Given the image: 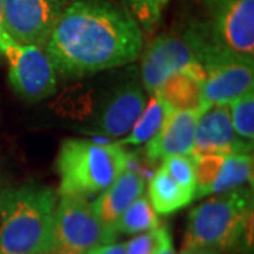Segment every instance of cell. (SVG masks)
Segmentation results:
<instances>
[{
    "label": "cell",
    "instance_id": "2e32d148",
    "mask_svg": "<svg viewBox=\"0 0 254 254\" xmlns=\"http://www.w3.org/2000/svg\"><path fill=\"white\" fill-rule=\"evenodd\" d=\"M154 95L171 110L205 109L202 106V82L188 72L171 75Z\"/></svg>",
    "mask_w": 254,
    "mask_h": 254
},
{
    "label": "cell",
    "instance_id": "e0dca14e",
    "mask_svg": "<svg viewBox=\"0 0 254 254\" xmlns=\"http://www.w3.org/2000/svg\"><path fill=\"white\" fill-rule=\"evenodd\" d=\"M253 153L226 155L215 181L210 185L209 196L246 185L253 187Z\"/></svg>",
    "mask_w": 254,
    "mask_h": 254
},
{
    "label": "cell",
    "instance_id": "6da1fadb",
    "mask_svg": "<svg viewBox=\"0 0 254 254\" xmlns=\"http://www.w3.org/2000/svg\"><path fill=\"white\" fill-rule=\"evenodd\" d=\"M143 30L130 13L110 0L66 4L46 44L63 78H82L133 63L143 51Z\"/></svg>",
    "mask_w": 254,
    "mask_h": 254
},
{
    "label": "cell",
    "instance_id": "ba28073f",
    "mask_svg": "<svg viewBox=\"0 0 254 254\" xmlns=\"http://www.w3.org/2000/svg\"><path fill=\"white\" fill-rule=\"evenodd\" d=\"M3 54L7 60L10 86L21 99L40 102L54 95L57 72L43 48L20 44L9 37Z\"/></svg>",
    "mask_w": 254,
    "mask_h": 254
},
{
    "label": "cell",
    "instance_id": "4316f807",
    "mask_svg": "<svg viewBox=\"0 0 254 254\" xmlns=\"http://www.w3.org/2000/svg\"><path fill=\"white\" fill-rule=\"evenodd\" d=\"M178 254H220L218 252L209 250V249H203V247H184L182 246L181 250Z\"/></svg>",
    "mask_w": 254,
    "mask_h": 254
},
{
    "label": "cell",
    "instance_id": "603a6c76",
    "mask_svg": "<svg viewBox=\"0 0 254 254\" xmlns=\"http://www.w3.org/2000/svg\"><path fill=\"white\" fill-rule=\"evenodd\" d=\"M161 167L184 188L196 190L195 158L193 155H170L161 160Z\"/></svg>",
    "mask_w": 254,
    "mask_h": 254
},
{
    "label": "cell",
    "instance_id": "f546056e",
    "mask_svg": "<svg viewBox=\"0 0 254 254\" xmlns=\"http://www.w3.org/2000/svg\"><path fill=\"white\" fill-rule=\"evenodd\" d=\"M43 254H57V253H53V252H47V253H43Z\"/></svg>",
    "mask_w": 254,
    "mask_h": 254
},
{
    "label": "cell",
    "instance_id": "cb8c5ba5",
    "mask_svg": "<svg viewBox=\"0 0 254 254\" xmlns=\"http://www.w3.org/2000/svg\"><path fill=\"white\" fill-rule=\"evenodd\" d=\"M161 227L163 225L153 230L134 235L127 243H125L126 254H157L161 237Z\"/></svg>",
    "mask_w": 254,
    "mask_h": 254
},
{
    "label": "cell",
    "instance_id": "7c38bea8",
    "mask_svg": "<svg viewBox=\"0 0 254 254\" xmlns=\"http://www.w3.org/2000/svg\"><path fill=\"white\" fill-rule=\"evenodd\" d=\"M253 143L237 136L232 126L229 105H210L200 112L192 155L249 154Z\"/></svg>",
    "mask_w": 254,
    "mask_h": 254
},
{
    "label": "cell",
    "instance_id": "f1b7e54d",
    "mask_svg": "<svg viewBox=\"0 0 254 254\" xmlns=\"http://www.w3.org/2000/svg\"><path fill=\"white\" fill-rule=\"evenodd\" d=\"M0 28L4 30L3 27V0H0Z\"/></svg>",
    "mask_w": 254,
    "mask_h": 254
},
{
    "label": "cell",
    "instance_id": "d4e9b609",
    "mask_svg": "<svg viewBox=\"0 0 254 254\" xmlns=\"http://www.w3.org/2000/svg\"><path fill=\"white\" fill-rule=\"evenodd\" d=\"M157 254H177L174 249L173 237L167 226L161 227V237H160V246H158Z\"/></svg>",
    "mask_w": 254,
    "mask_h": 254
},
{
    "label": "cell",
    "instance_id": "4dcf8cb0",
    "mask_svg": "<svg viewBox=\"0 0 254 254\" xmlns=\"http://www.w3.org/2000/svg\"><path fill=\"white\" fill-rule=\"evenodd\" d=\"M167 1H168V0H161V3H163V4H165Z\"/></svg>",
    "mask_w": 254,
    "mask_h": 254
},
{
    "label": "cell",
    "instance_id": "52a82bcc",
    "mask_svg": "<svg viewBox=\"0 0 254 254\" xmlns=\"http://www.w3.org/2000/svg\"><path fill=\"white\" fill-rule=\"evenodd\" d=\"M188 72L205 81V68L199 63L193 48L184 33H165L151 40L141 57V81L143 88L154 95L171 75Z\"/></svg>",
    "mask_w": 254,
    "mask_h": 254
},
{
    "label": "cell",
    "instance_id": "30bf717a",
    "mask_svg": "<svg viewBox=\"0 0 254 254\" xmlns=\"http://www.w3.org/2000/svg\"><path fill=\"white\" fill-rule=\"evenodd\" d=\"M202 106L229 105L254 89V57L226 54L203 65Z\"/></svg>",
    "mask_w": 254,
    "mask_h": 254
},
{
    "label": "cell",
    "instance_id": "ac0fdd59",
    "mask_svg": "<svg viewBox=\"0 0 254 254\" xmlns=\"http://www.w3.org/2000/svg\"><path fill=\"white\" fill-rule=\"evenodd\" d=\"M171 112V109L160 99L157 95H151L144 109L140 113V116L133 125L131 130L127 133L126 136L122 137L118 144L120 145H141L148 143L155 133L160 130L163 125L164 119Z\"/></svg>",
    "mask_w": 254,
    "mask_h": 254
},
{
    "label": "cell",
    "instance_id": "7402d4cb",
    "mask_svg": "<svg viewBox=\"0 0 254 254\" xmlns=\"http://www.w3.org/2000/svg\"><path fill=\"white\" fill-rule=\"evenodd\" d=\"M225 157L226 155L219 154H202L193 157L195 158V178H196L195 199L208 198L210 185L215 181Z\"/></svg>",
    "mask_w": 254,
    "mask_h": 254
},
{
    "label": "cell",
    "instance_id": "83f0119b",
    "mask_svg": "<svg viewBox=\"0 0 254 254\" xmlns=\"http://www.w3.org/2000/svg\"><path fill=\"white\" fill-rule=\"evenodd\" d=\"M7 40H9V36L6 34V31H4V30H1V28H0V54H3V53H4V47H6Z\"/></svg>",
    "mask_w": 254,
    "mask_h": 254
},
{
    "label": "cell",
    "instance_id": "4fadbf2b",
    "mask_svg": "<svg viewBox=\"0 0 254 254\" xmlns=\"http://www.w3.org/2000/svg\"><path fill=\"white\" fill-rule=\"evenodd\" d=\"M202 110H171L155 136L145 143L143 148L145 157L158 163L170 155L192 154L196 123Z\"/></svg>",
    "mask_w": 254,
    "mask_h": 254
},
{
    "label": "cell",
    "instance_id": "5b68a950",
    "mask_svg": "<svg viewBox=\"0 0 254 254\" xmlns=\"http://www.w3.org/2000/svg\"><path fill=\"white\" fill-rule=\"evenodd\" d=\"M118 233L100 220L92 200L75 195H58L50 252L86 254L102 245L115 242Z\"/></svg>",
    "mask_w": 254,
    "mask_h": 254
},
{
    "label": "cell",
    "instance_id": "d6986e66",
    "mask_svg": "<svg viewBox=\"0 0 254 254\" xmlns=\"http://www.w3.org/2000/svg\"><path fill=\"white\" fill-rule=\"evenodd\" d=\"M160 225L161 223L157 212L151 206L148 196L143 193L122 213L115 225V230L118 232V235H138L153 230Z\"/></svg>",
    "mask_w": 254,
    "mask_h": 254
},
{
    "label": "cell",
    "instance_id": "9c48e42d",
    "mask_svg": "<svg viewBox=\"0 0 254 254\" xmlns=\"http://www.w3.org/2000/svg\"><path fill=\"white\" fill-rule=\"evenodd\" d=\"M68 0H3V27L20 44L44 48Z\"/></svg>",
    "mask_w": 254,
    "mask_h": 254
},
{
    "label": "cell",
    "instance_id": "277c9868",
    "mask_svg": "<svg viewBox=\"0 0 254 254\" xmlns=\"http://www.w3.org/2000/svg\"><path fill=\"white\" fill-rule=\"evenodd\" d=\"M58 195L96 198L126 170V150L118 143L64 140L55 158Z\"/></svg>",
    "mask_w": 254,
    "mask_h": 254
},
{
    "label": "cell",
    "instance_id": "3957f363",
    "mask_svg": "<svg viewBox=\"0 0 254 254\" xmlns=\"http://www.w3.org/2000/svg\"><path fill=\"white\" fill-rule=\"evenodd\" d=\"M58 192L41 184L0 190V254L50 252Z\"/></svg>",
    "mask_w": 254,
    "mask_h": 254
},
{
    "label": "cell",
    "instance_id": "8fae6325",
    "mask_svg": "<svg viewBox=\"0 0 254 254\" xmlns=\"http://www.w3.org/2000/svg\"><path fill=\"white\" fill-rule=\"evenodd\" d=\"M145 103L143 86L136 82L123 83L103 98L91 123L81 131L105 138H122L131 130Z\"/></svg>",
    "mask_w": 254,
    "mask_h": 254
},
{
    "label": "cell",
    "instance_id": "8992f818",
    "mask_svg": "<svg viewBox=\"0 0 254 254\" xmlns=\"http://www.w3.org/2000/svg\"><path fill=\"white\" fill-rule=\"evenodd\" d=\"M200 33L222 50L254 57V0H202Z\"/></svg>",
    "mask_w": 254,
    "mask_h": 254
},
{
    "label": "cell",
    "instance_id": "44dd1931",
    "mask_svg": "<svg viewBox=\"0 0 254 254\" xmlns=\"http://www.w3.org/2000/svg\"><path fill=\"white\" fill-rule=\"evenodd\" d=\"M119 3L138 23L143 33H153L161 20V0H119Z\"/></svg>",
    "mask_w": 254,
    "mask_h": 254
},
{
    "label": "cell",
    "instance_id": "5bb4252c",
    "mask_svg": "<svg viewBox=\"0 0 254 254\" xmlns=\"http://www.w3.org/2000/svg\"><path fill=\"white\" fill-rule=\"evenodd\" d=\"M145 182L144 178L134 171L125 170L112 185L100 192L95 200H92L96 216L106 226L115 229L122 213L144 193Z\"/></svg>",
    "mask_w": 254,
    "mask_h": 254
},
{
    "label": "cell",
    "instance_id": "ffe728a7",
    "mask_svg": "<svg viewBox=\"0 0 254 254\" xmlns=\"http://www.w3.org/2000/svg\"><path fill=\"white\" fill-rule=\"evenodd\" d=\"M230 120L236 134L245 141L253 143L254 140V93H246L229 103Z\"/></svg>",
    "mask_w": 254,
    "mask_h": 254
},
{
    "label": "cell",
    "instance_id": "7a4b0ae2",
    "mask_svg": "<svg viewBox=\"0 0 254 254\" xmlns=\"http://www.w3.org/2000/svg\"><path fill=\"white\" fill-rule=\"evenodd\" d=\"M253 187L215 195L188 213L184 247H203L220 254L253 250Z\"/></svg>",
    "mask_w": 254,
    "mask_h": 254
},
{
    "label": "cell",
    "instance_id": "9a60e30c",
    "mask_svg": "<svg viewBox=\"0 0 254 254\" xmlns=\"http://www.w3.org/2000/svg\"><path fill=\"white\" fill-rule=\"evenodd\" d=\"M148 181V199L157 215H171L195 200V192L180 185L163 167Z\"/></svg>",
    "mask_w": 254,
    "mask_h": 254
},
{
    "label": "cell",
    "instance_id": "484cf974",
    "mask_svg": "<svg viewBox=\"0 0 254 254\" xmlns=\"http://www.w3.org/2000/svg\"><path fill=\"white\" fill-rule=\"evenodd\" d=\"M86 254H126V246L125 243H116L112 242L108 245H102L89 250Z\"/></svg>",
    "mask_w": 254,
    "mask_h": 254
}]
</instances>
